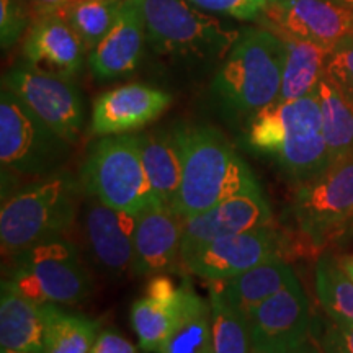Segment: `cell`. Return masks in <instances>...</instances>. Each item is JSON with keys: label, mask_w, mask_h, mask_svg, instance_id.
<instances>
[{"label": "cell", "mask_w": 353, "mask_h": 353, "mask_svg": "<svg viewBox=\"0 0 353 353\" xmlns=\"http://www.w3.org/2000/svg\"><path fill=\"white\" fill-rule=\"evenodd\" d=\"M174 136L182 156V185L170 210L180 219L262 190L249 164L214 128L182 125Z\"/></svg>", "instance_id": "6da1fadb"}, {"label": "cell", "mask_w": 353, "mask_h": 353, "mask_svg": "<svg viewBox=\"0 0 353 353\" xmlns=\"http://www.w3.org/2000/svg\"><path fill=\"white\" fill-rule=\"evenodd\" d=\"M247 143L255 152L272 156L281 175L296 188L332 165L316 92L298 100H278L259 112L249 120Z\"/></svg>", "instance_id": "7a4b0ae2"}, {"label": "cell", "mask_w": 353, "mask_h": 353, "mask_svg": "<svg viewBox=\"0 0 353 353\" xmlns=\"http://www.w3.org/2000/svg\"><path fill=\"white\" fill-rule=\"evenodd\" d=\"M83 192L81 176L59 169L3 196L0 210L3 255L13 257L38 242L63 237L76 223Z\"/></svg>", "instance_id": "3957f363"}, {"label": "cell", "mask_w": 353, "mask_h": 353, "mask_svg": "<svg viewBox=\"0 0 353 353\" xmlns=\"http://www.w3.org/2000/svg\"><path fill=\"white\" fill-rule=\"evenodd\" d=\"M285 39L268 28L242 30L216 72L213 92L229 114L252 118L280 99Z\"/></svg>", "instance_id": "277c9868"}, {"label": "cell", "mask_w": 353, "mask_h": 353, "mask_svg": "<svg viewBox=\"0 0 353 353\" xmlns=\"http://www.w3.org/2000/svg\"><path fill=\"white\" fill-rule=\"evenodd\" d=\"M143 12L145 38L157 52L190 59H221L241 32L229 28L188 0H136Z\"/></svg>", "instance_id": "5b68a950"}, {"label": "cell", "mask_w": 353, "mask_h": 353, "mask_svg": "<svg viewBox=\"0 0 353 353\" xmlns=\"http://www.w3.org/2000/svg\"><path fill=\"white\" fill-rule=\"evenodd\" d=\"M7 280L37 304L72 306L94 291V280L77 245L64 237L38 242L13 255Z\"/></svg>", "instance_id": "8992f818"}, {"label": "cell", "mask_w": 353, "mask_h": 353, "mask_svg": "<svg viewBox=\"0 0 353 353\" xmlns=\"http://www.w3.org/2000/svg\"><path fill=\"white\" fill-rule=\"evenodd\" d=\"M81 182L88 196L132 216L157 201L145 175L138 134L103 136L92 145Z\"/></svg>", "instance_id": "52a82bcc"}, {"label": "cell", "mask_w": 353, "mask_h": 353, "mask_svg": "<svg viewBox=\"0 0 353 353\" xmlns=\"http://www.w3.org/2000/svg\"><path fill=\"white\" fill-rule=\"evenodd\" d=\"M68 141L56 134L19 97L2 85L0 94V164L3 176L39 179L63 169Z\"/></svg>", "instance_id": "ba28073f"}, {"label": "cell", "mask_w": 353, "mask_h": 353, "mask_svg": "<svg viewBox=\"0 0 353 353\" xmlns=\"http://www.w3.org/2000/svg\"><path fill=\"white\" fill-rule=\"evenodd\" d=\"M290 216L312 249L337 241L353 218V156L334 162L324 174L298 187Z\"/></svg>", "instance_id": "9c48e42d"}, {"label": "cell", "mask_w": 353, "mask_h": 353, "mask_svg": "<svg viewBox=\"0 0 353 353\" xmlns=\"http://www.w3.org/2000/svg\"><path fill=\"white\" fill-rule=\"evenodd\" d=\"M2 85L12 90L39 120L69 144L77 143L81 138L83 101L81 90L69 77L44 72L26 64L8 70Z\"/></svg>", "instance_id": "30bf717a"}, {"label": "cell", "mask_w": 353, "mask_h": 353, "mask_svg": "<svg viewBox=\"0 0 353 353\" xmlns=\"http://www.w3.org/2000/svg\"><path fill=\"white\" fill-rule=\"evenodd\" d=\"M252 353H278L311 341L314 314L299 280L278 291L245 316Z\"/></svg>", "instance_id": "8fae6325"}, {"label": "cell", "mask_w": 353, "mask_h": 353, "mask_svg": "<svg viewBox=\"0 0 353 353\" xmlns=\"http://www.w3.org/2000/svg\"><path fill=\"white\" fill-rule=\"evenodd\" d=\"M260 17L280 37L314 43L327 51L353 37V10L335 0L267 2Z\"/></svg>", "instance_id": "7c38bea8"}, {"label": "cell", "mask_w": 353, "mask_h": 353, "mask_svg": "<svg viewBox=\"0 0 353 353\" xmlns=\"http://www.w3.org/2000/svg\"><path fill=\"white\" fill-rule=\"evenodd\" d=\"M281 237L273 226L224 236L206 242L183 255L182 265L188 273L206 281H224L280 254Z\"/></svg>", "instance_id": "4fadbf2b"}, {"label": "cell", "mask_w": 353, "mask_h": 353, "mask_svg": "<svg viewBox=\"0 0 353 353\" xmlns=\"http://www.w3.org/2000/svg\"><path fill=\"white\" fill-rule=\"evenodd\" d=\"M81 226L97 267L108 275L134 270V216L88 196L81 211Z\"/></svg>", "instance_id": "5bb4252c"}, {"label": "cell", "mask_w": 353, "mask_h": 353, "mask_svg": "<svg viewBox=\"0 0 353 353\" xmlns=\"http://www.w3.org/2000/svg\"><path fill=\"white\" fill-rule=\"evenodd\" d=\"M183 219L154 201L134 216V275L175 272L182 263Z\"/></svg>", "instance_id": "9a60e30c"}, {"label": "cell", "mask_w": 353, "mask_h": 353, "mask_svg": "<svg viewBox=\"0 0 353 353\" xmlns=\"http://www.w3.org/2000/svg\"><path fill=\"white\" fill-rule=\"evenodd\" d=\"M272 221V208L263 190L229 198L205 213L183 219L182 257L219 237L273 226Z\"/></svg>", "instance_id": "2e32d148"}, {"label": "cell", "mask_w": 353, "mask_h": 353, "mask_svg": "<svg viewBox=\"0 0 353 353\" xmlns=\"http://www.w3.org/2000/svg\"><path fill=\"white\" fill-rule=\"evenodd\" d=\"M170 101L172 97L167 92L141 83L113 88L95 100L92 132L113 136L141 130L161 117Z\"/></svg>", "instance_id": "e0dca14e"}, {"label": "cell", "mask_w": 353, "mask_h": 353, "mask_svg": "<svg viewBox=\"0 0 353 353\" xmlns=\"http://www.w3.org/2000/svg\"><path fill=\"white\" fill-rule=\"evenodd\" d=\"M23 52L33 68L70 79L81 72L87 50L61 12L54 10L37 17L25 38Z\"/></svg>", "instance_id": "ac0fdd59"}, {"label": "cell", "mask_w": 353, "mask_h": 353, "mask_svg": "<svg viewBox=\"0 0 353 353\" xmlns=\"http://www.w3.org/2000/svg\"><path fill=\"white\" fill-rule=\"evenodd\" d=\"M144 39L143 12L136 0H125L117 23L88 56L94 76L100 81H110L134 70L143 54Z\"/></svg>", "instance_id": "d6986e66"}, {"label": "cell", "mask_w": 353, "mask_h": 353, "mask_svg": "<svg viewBox=\"0 0 353 353\" xmlns=\"http://www.w3.org/2000/svg\"><path fill=\"white\" fill-rule=\"evenodd\" d=\"M0 291V347L44 353L41 304L23 296L7 278L2 280Z\"/></svg>", "instance_id": "ffe728a7"}, {"label": "cell", "mask_w": 353, "mask_h": 353, "mask_svg": "<svg viewBox=\"0 0 353 353\" xmlns=\"http://www.w3.org/2000/svg\"><path fill=\"white\" fill-rule=\"evenodd\" d=\"M296 273L281 255H275L263 260L241 275L224 281H216L223 291L224 298L237 311L247 316L265 299H268L278 291L286 288L296 280Z\"/></svg>", "instance_id": "44dd1931"}, {"label": "cell", "mask_w": 353, "mask_h": 353, "mask_svg": "<svg viewBox=\"0 0 353 353\" xmlns=\"http://www.w3.org/2000/svg\"><path fill=\"white\" fill-rule=\"evenodd\" d=\"M138 138L154 196L170 208L182 185V156L174 132H143Z\"/></svg>", "instance_id": "7402d4cb"}, {"label": "cell", "mask_w": 353, "mask_h": 353, "mask_svg": "<svg viewBox=\"0 0 353 353\" xmlns=\"http://www.w3.org/2000/svg\"><path fill=\"white\" fill-rule=\"evenodd\" d=\"M44 353H90L100 334V322L65 311L56 303L41 304Z\"/></svg>", "instance_id": "603a6c76"}, {"label": "cell", "mask_w": 353, "mask_h": 353, "mask_svg": "<svg viewBox=\"0 0 353 353\" xmlns=\"http://www.w3.org/2000/svg\"><path fill=\"white\" fill-rule=\"evenodd\" d=\"M192 280L185 276L180 283L182 299L176 306H164V304L152 301L148 296L136 299L131 306L130 319L134 334L138 335L139 348L145 353H161L167 339L174 332L183 314L187 304L188 290Z\"/></svg>", "instance_id": "cb8c5ba5"}, {"label": "cell", "mask_w": 353, "mask_h": 353, "mask_svg": "<svg viewBox=\"0 0 353 353\" xmlns=\"http://www.w3.org/2000/svg\"><path fill=\"white\" fill-rule=\"evenodd\" d=\"M286 43V63L281 81V101L298 100L314 94L324 77L329 52L314 43L281 37Z\"/></svg>", "instance_id": "d4e9b609"}, {"label": "cell", "mask_w": 353, "mask_h": 353, "mask_svg": "<svg viewBox=\"0 0 353 353\" xmlns=\"http://www.w3.org/2000/svg\"><path fill=\"white\" fill-rule=\"evenodd\" d=\"M316 95L319 100L322 132L334 164L353 156V108L325 76L321 79Z\"/></svg>", "instance_id": "484cf974"}, {"label": "cell", "mask_w": 353, "mask_h": 353, "mask_svg": "<svg viewBox=\"0 0 353 353\" xmlns=\"http://www.w3.org/2000/svg\"><path fill=\"white\" fill-rule=\"evenodd\" d=\"M161 353H214L210 301L196 293L193 283L190 285L183 314Z\"/></svg>", "instance_id": "4316f807"}, {"label": "cell", "mask_w": 353, "mask_h": 353, "mask_svg": "<svg viewBox=\"0 0 353 353\" xmlns=\"http://www.w3.org/2000/svg\"><path fill=\"white\" fill-rule=\"evenodd\" d=\"M208 301L214 353H252L247 317L224 298L216 281H208Z\"/></svg>", "instance_id": "83f0119b"}, {"label": "cell", "mask_w": 353, "mask_h": 353, "mask_svg": "<svg viewBox=\"0 0 353 353\" xmlns=\"http://www.w3.org/2000/svg\"><path fill=\"white\" fill-rule=\"evenodd\" d=\"M123 2L125 0H72L64 3L59 12L90 52L117 23Z\"/></svg>", "instance_id": "f1b7e54d"}, {"label": "cell", "mask_w": 353, "mask_h": 353, "mask_svg": "<svg viewBox=\"0 0 353 353\" xmlns=\"http://www.w3.org/2000/svg\"><path fill=\"white\" fill-rule=\"evenodd\" d=\"M314 290L325 316L353 322V281L341 268L337 257L324 254L317 260Z\"/></svg>", "instance_id": "f546056e"}, {"label": "cell", "mask_w": 353, "mask_h": 353, "mask_svg": "<svg viewBox=\"0 0 353 353\" xmlns=\"http://www.w3.org/2000/svg\"><path fill=\"white\" fill-rule=\"evenodd\" d=\"M324 76L353 108V37H348L329 52Z\"/></svg>", "instance_id": "4dcf8cb0"}, {"label": "cell", "mask_w": 353, "mask_h": 353, "mask_svg": "<svg viewBox=\"0 0 353 353\" xmlns=\"http://www.w3.org/2000/svg\"><path fill=\"white\" fill-rule=\"evenodd\" d=\"M312 339L322 353H353V322L314 316Z\"/></svg>", "instance_id": "1f68e13d"}, {"label": "cell", "mask_w": 353, "mask_h": 353, "mask_svg": "<svg viewBox=\"0 0 353 353\" xmlns=\"http://www.w3.org/2000/svg\"><path fill=\"white\" fill-rule=\"evenodd\" d=\"M30 13L21 0H0V43L2 50H10L23 37Z\"/></svg>", "instance_id": "d6a6232c"}, {"label": "cell", "mask_w": 353, "mask_h": 353, "mask_svg": "<svg viewBox=\"0 0 353 353\" xmlns=\"http://www.w3.org/2000/svg\"><path fill=\"white\" fill-rule=\"evenodd\" d=\"M203 10L224 13L239 20H255L262 15L267 0H188Z\"/></svg>", "instance_id": "836d02e7"}, {"label": "cell", "mask_w": 353, "mask_h": 353, "mask_svg": "<svg viewBox=\"0 0 353 353\" xmlns=\"http://www.w3.org/2000/svg\"><path fill=\"white\" fill-rule=\"evenodd\" d=\"M144 296L164 306H176L182 299V290H180V285L176 286L165 273H159L149 280Z\"/></svg>", "instance_id": "e575fe53"}, {"label": "cell", "mask_w": 353, "mask_h": 353, "mask_svg": "<svg viewBox=\"0 0 353 353\" xmlns=\"http://www.w3.org/2000/svg\"><path fill=\"white\" fill-rule=\"evenodd\" d=\"M90 353H139L132 343L113 329L100 330Z\"/></svg>", "instance_id": "d590c367"}, {"label": "cell", "mask_w": 353, "mask_h": 353, "mask_svg": "<svg viewBox=\"0 0 353 353\" xmlns=\"http://www.w3.org/2000/svg\"><path fill=\"white\" fill-rule=\"evenodd\" d=\"M30 2L34 6V10L39 13H48V12H54L59 10L64 3L72 2V0H30Z\"/></svg>", "instance_id": "8d00e7d4"}, {"label": "cell", "mask_w": 353, "mask_h": 353, "mask_svg": "<svg viewBox=\"0 0 353 353\" xmlns=\"http://www.w3.org/2000/svg\"><path fill=\"white\" fill-rule=\"evenodd\" d=\"M337 262L341 265V268L345 272V275L353 281V255H342L337 257Z\"/></svg>", "instance_id": "74e56055"}, {"label": "cell", "mask_w": 353, "mask_h": 353, "mask_svg": "<svg viewBox=\"0 0 353 353\" xmlns=\"http://www.w3.org/2000/svg\"><path fill=\"white\" fill-rule=\"evenodd\" d=\"M350 239H353V218L348 221L347 226L342 229V232L339 234L337 241H335V242H341V244H345V242L350 241Z\"/></svg>", "instance_id": "f35d334b"}, {"label": "cell", "mask_w": 353, "mask_h": 353, "mask_svg": "<svg viewBox=\"0 0 353 353\" xmlns=\"http://www.w3.org/2000/svg\"><path fill=\"white\" fill-rule=\"evenodd\" d=\"M306 353H322L319 343H317L314 339L311 337V341L307 342V347H306Z\"/></svg>", "instance_id": "ab89813d"}, {"label": "cell", "mask_w": 353, "mask_h": 353, "mask_svg": "<svg viewBox=\"0 0 353 353\" xmlns=\"http://www.w3.org/2000/svg\"><path fill=\"white\" fill-rule=\"evenodd\" d=\"M306 347H307V343H306V345L299 347V348H293V350H286V352H278V353H306Z\"/></svg>", "instance_id": "60d3db41"}, {"label": "cell", "mask_w": 353, "mask_h": 353, "mask_svg": "<svg viewBox=\"0 0 353 353\" xmlns=\"http://www.w3.org/2000/svg\"><path fill=\"white\" fill-rule=\"evenodd\" d=\"M337 3H341V6L350 8V10H353V0H335Z\"/></svg>", "instance_id": "b9f144b4"}, {"label": "cell", "mask_w": 353, "mask_h": 353, "mask_svg": "<svg viewBox=\"0 0 353 353\" xmlns=\"http://www.w3.org/2000/svg\"><path fill=\"white\" fill-rule=\"evenodd\" d=\"M0 353H34V352H19V350H7V348H2Z\"/></svg>", "instance_id": "7bdbcfd3"}, {"label": "cell", "mask_w": 353, "mask_h": 353, "mask_svg": "<svg viewBox=\"0 0 353 353\" xmlns=\"http://www.w3.org/2000/svg\"><path fill=\"white\" fill-rule=\"evenodd\" d=\"M267 2H278V0H267Z\"/></svg>", "instance_id": "ee69618b"}]
</instances>
